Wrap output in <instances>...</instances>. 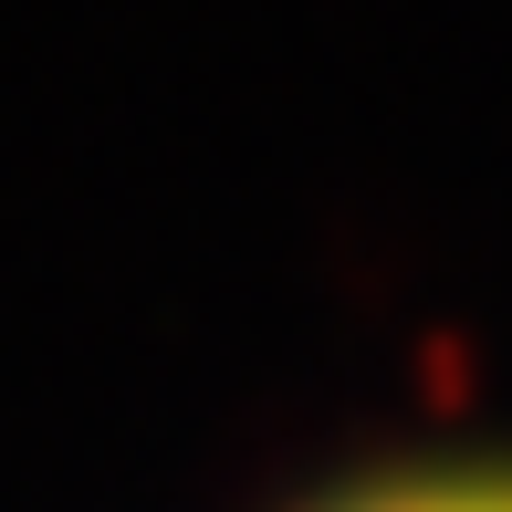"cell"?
<instances>
[{
  "label": "cell",
  "mask_w": 512,
  "mask_h": 512,
  "mask_svg": "<svg viewBox=\"0 0 512 512\" xmlns=\"http://www.w3.org/2000/svg\"><path fill=\"white\" fill-rule=\"evenodd\" d=\"M356 512H512V481H418V492H377Z\"/></svg>",
  "instance_id": "1"
}]
</instances>
